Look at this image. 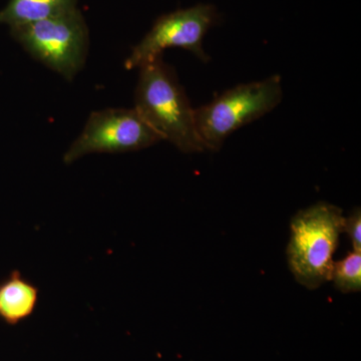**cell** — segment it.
Instances as JSON below:
<instances>
[{
	"label": "cell",
	"instance_id": "obj_10",
	"mask_svg": "<svg viewBox=\"0 0 361 361\" xmlns=\"http://www.w3.org/2000/svg\"><path fill=\"white\" fill-rule=\"evenodd\" d=\"M344 233H348L353 250L361 251V212L360 208H355L348 218H345Z\"/></svg>",
	"mask_w": 361,
	"mask_h": 361
},
{
	"label": "cell",
	"instance_id": "obj_3",
	"mask_svg": "<svg viewBox=\"0 0 361 361\" xmlns=\"http://www.w3.org/2000/svg\"><path fill=\"white\" fill-rule=\"evenodd\" d=\"M283 99L281 78L275 75L237 85L195 110L197 132L205 151H218L226 139L266 114Z\"/></svg>",
	"mask_w": 361,
	"mask_h": 361
},
{
	"label": "cell",
	"instance_id": "obj_2",
	"mask_svg": "<svg viewBox=\"0 0 361 361\" xmlns=\"http://www.w3.org/2000/svg\"><path fill=\"white\" fill-rule=\"evenodd\" d=\"M342 209L319 202L298 211L290 223L291 236L286 255L291 273L310 290L331 281L334 256L344 233Z\"/></svg>",
	"mask_w": 361,
	"mask_h": 361
},
{
	"label": "cell",
	"instance_id": "obj_5",
	"mask_svg": "<svg viewBox=\"0 0 361 361\" xmlns=\"http://www.w3.org/2000/svg\"><path fill=\"white\" fill-rule=\"evenodd\" d=\"M161 141L135 109H106L90 114L84 130L63 156L66 165L94 153H128Z\"/></svg>",
	"mask_w": 361,
	"mask_h": 361
},
{
	"label": "cell",
	"instance_id": "obj_7",
	"mask_svg": "<svg viewBox=\"0 0 361 361\" xmlns=\"http://www.w3.org/2000/svg\"><path fill=\"white\" fill-rule=\"evenodd\" d=\"M39 300L37 286L13 270L0 282V319L8 325H18L30 317Z\"/></svg>",
	"mask_w": 361,
	"mask_h": 361
},
{
	"label": "cell",
	"instance_id": "obj_6",
	"mask_svg": "<svg viewBox=\"0 0 361 361\" xmlns=\"http://www.w3.org/2000/svg\"><path fill=\"white\" fill-rule=\"evenodd\" d=\"M217 20V11L210 4H198L164 14L133 49L132 54L126 61V68H140L161 58L165 49L173 47L186 49L193 52L201 61H208V56L203 49V39Z\"/></svg>",
	"mask_w": 361,
	"mask_h": 361
},
{
	"label": "cell",
	"instance_id": "obj_8",
	"mask_svg": "<svg viewBox=\"0 0 361 361\" xmlns=\"http://www.w3.org/2000/svg\"><path fill=\"white\" fill-rule=\"evenodd\" d=\"M78 0H9L0 11V25L9 27L49 20L75 11Z\"/></svg>",
	"mask_w": 361,
	"mask_h": 361
},
{
	"label": "cell",
	"instance_id": "obj_9",
	"mask_svg": "<svg viewBox=\"0 0 361 361\" xmlns=\"http://www.w3.org/2000/svg\"><path fill=\"white\" fill-rule=\"evenodd\" d=\"M331 280L342 293H355L361 289V251L353 250L334 262Z\"/></svg>",
	"mask_w": 361,
	"mask_h": 361
},
{
	"label": "cell",
	"instance_id": "obj_4",
	"mask_svg": "<svg viewBox=\"0 0 361 361\" xmlns=\"http://www.w3.org/2000/svg\"><path fill=\"white\" fill-rule=\"evenodd\" d=\"M11 33L33 59L66 80H73L84 68L90 35L78 8L56 18L14 26Z\"/></svg>",
	"mask_w": 361,
	"mask_h": 361
},
{
	"label": "cell",
	"instance_id": "obj_1",
	"mask_svg": "<svg viewBox=\"0 0 361 361\" xmlns=\"http://www.w3.org/2000/svg\"><path fill=\"white\" fill-rule=\"evenodd\" d=\"M135 109L152 129L183 153L204 152L195 110L174 71L158 58L140 68Z\"/></svg>",
	"mask_w": 361,
	"mask_h": 361
}]
</instances>
